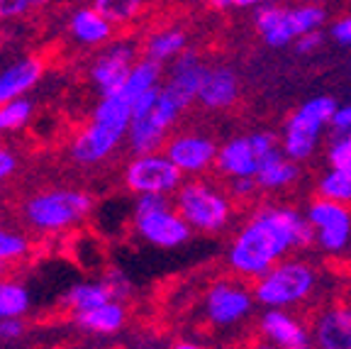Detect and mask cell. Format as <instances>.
I'll use <instances>...</instances> for the list:
<instances>
[{
    "instance_id": "6da1fadb",
    "label": "cell",
    "mask_w": 351,
    "mask_h": 349,
    "mask_svg": "<svg viewBox=\"0 0 351 349\" xmlns=\"http://www.w3.org/2000/svg\"><path fill=\"white\" fill-rule=\"evenodd\" d=\"M315 245V229L302 213L288 205H261L241 225L227 249L234 276L256 281L293 249Z\"/></svg>"
},
{
    "instance_id": "7a4b0ae2",
    "label": "cell",
    "mask_w": 351,
    "mask_h": 349,
    "mask_svg": "<svg viewBox=\"0 0 351 349\" xmlns=\"http://www.w3.org/2000/svg\"><path fill=\"white\" fill-rule=\"evenodd\" d=\"M132 122V103L122 93L103 95L100 103L95 105L93 117L73 137L71 157L78 164L93 166L120 147V142L130 132Z\"/></svg>"
},
{
    "instance_id": "3957f363",
    "label": "cell",
    "mask_w": 351,
    "mask_h": 349,
    "mask_svg": "<svg viewBox=\"0 0 351 349\" xmlns=\"http://www.w3.org/2000/svg\"><path fill=\"white\" fill-rule=\"evenodd\" d=\"M319 271L305 259H280L252 284L254 298L261 308L293 311L315 295Z\"/></svg>"
},
{
    "instance_id": "277c9868",
    "label": "cell",
    "mask_w": 351,
    "mask_h": 349,
    "mask_svg": "<svg viewBox=\"0 0 351 349\" xmlns=\"http://www.w3.org/2000/svg\"><path fill=\"white\" fill-rule=\"evenodd\" d=\"M173 205L193 229L208 235L225 229L234 215L230 193L197 179L183 181L181 188L173 193Z\"/></svg>"
},
{
    "instance_id": "5b68a950",
    "label": "cell",
    "mask_w": 351,
    "mask_h": 349,
    "mask_svg": "<svg viewBox=\"0 0 351 349\" xmlns=\"http://www.w3.org/2000/svg\"><path fill=\"white\" fill-rule=\"evenodd\" d=\"M134 229L144 242L161 249H176L193 237V227L183 218L169 196L147 193L134 203Z\"/></svg>"
},
{
    "instance_id": "8992f818",
    "label": "cell",
    "mask_w": 351,
    "mask_h": 349,
    "mask_svg": "<svg viewBox=\"0 0 351 349\" xmlns=\"http://www.w3.org/2000/svg\"><path fill=\"white\" fill-rule=\"evenodd\" d=\"M337 100L329 95H317L302 103L295 113L285 120L283 135H280V149L285 157L302 164L313 157L322 139V130L332 125V117L337 113Z\"/></svg>"
},
{
    "instance_id": "52a82bcc",
    "label": "cell",
    "mask_w": 351,
    "mask_h": 349,
    "mask_svg": "<svg viewBox=\"0 0 351 349\" xmlns=\"http://www.w3.org/2000/svg\"><path fill=\"white\" fill-rule=\"evenodd\" d=\"M90 207L93 201L88 193L73 188H54L29 198L25 205V218L39 232H61L88 218Z\"/></svg>"
},
{
    "instance_id": "ba28073f",
    "label": "cell",
    "mask_w": 351,
    "mask_h": 349,
    "mask_svg": "<svg viewBox=\"0 0 351 349\" xmlns=\"http://www.w3.org/2000/svg\"><path fill=\"white\" fill-rule=\"evenodd\" d=\"M254 289L239 276L234 278H217L203 298V313L210 325L215 328H234L247 317H252L256 308Z\"/></svg>"
},
{
    "instance_id": "9c48e42d",
    "label": "cell",
    "mask_w": 351,
    "mask_h": 349,
    "mask_svg": "<svg viewBox=\"0 0 351 349\" xmlns=\"http://www.w3.org/2000/svg\"><path fill=\"white\" fill-rule=\"evenodd\" d=\"M183 171L171 161L166 154H139L127 164L125 169V185L134 196H147V193H159L171 196L181 188Z\"/></svg>"
},
{
    "instance_id": "30bf717a",
    "label": "cell",
    "mask_w": 351,
    "mask_h": 349,
    "mask_svg": "<svg viewBox=\"0 0 351 349\" xmlns=\"http://www.w3.org/2000/svg\"><path fill=\"white\" fill-rule=\"evenodd\" d=\"M181 113L183 110L161 91L159 100H156V105L149 113L132 115L127 142H130V149L134 152V157L159 152L166 144V135L176 125V120L181 117Z\"/></svg>"
},
{
    "instance_id": "8fae6325",
    "label": "cell",
    "mask_w": 351,
    "mask_h": 349,
    "mask_svg": "<svg viewBox=\"0 0 351 349\" xmlns=\"http://www.w3.org/2000/svg\"><path fill=\"white\" fill-rule=\"evenodd\" d=\"M307 223L315 229V242L327 254H341L351 245V210L349 205L315 198L305 210Z\"/></svg>"
},
{
    "instance_id": "7c38bea8",
    "label": "cell",
    "mask_w": 351,
    "mask_h": 349,
    "mask_svg": "<svg viewBox=\"0 0 351 349\" xmlns=\"http://www.w3.org/2000/svg\"><path fill=\"white\" fill-rule=\"evenodd\" d=\"M134 64H137V44L127 42V39L110 44L108 49L100 52L90 66V78L100 95H112L120 91Z\"/></svg>"
},
{
    "instance_id": "4fadbf2b",
    "label": "cell",
    "mask_w": 351,
    "mask_h": 349,
    "mask_svg": "<svg viewBox=\"0 0 351 349\" xmlns=\"http://www.w3.org/2000/svg\"><path fill=\"white\" fill-rule=\"evenodd\" d=\"M256 333L261 339L276 344L280 349H313L310 325L302 322L291 311L280 308H263L256 320Z\"/></svg>"
},
{
    "instance_id": "5bb4252c",
    "label": "cell",
    "mask_w": 351,
    "mask_h": 349,
    "mask_svg": "<svg viewBox=\"0 0 351 349\" xmlns=\"http://www.w3.org/2000/svg\"><path fill=\"white\" fill-rule=\"evenodd\" d=\"M217 152H219L217 144L210 137L197 135V132L173 135L164 144V154L183 171V176L205 174L217 161Z\"/></svg>"
},
{
    "instance_id": "9a60e30c",
    "label": "cell",
    "mask_w": 351,
    "mask_h": 349,
    "mask_svg": "<svg viewBox=\"0 0 351 349\" xmlns=\"http://www.w3.org/2000/svg\"><path fill=\"white\" fill-rule=\"evenodd\" d=\"M324 20H327V12H324V8L319 3H302V5L283 8L276 25L271 30H266L261 37L269 47L280 49V47H288L291 42H295L302 34L319 30L324 25Z\"/></svg>"
},
{
    "instance_id": "2e32d148",
    "label": "cell",
    "mask_w": 351,
    "mask_h": 349,
    "mask_svg": "<svg viewBox=\"0 0 351 349\" xmlns=\"http://www.w3.org/2000/svg\"><path fill=\"white\" fill-rule=\"evenodd\" d=\"M205 69L208 66H203L200 56L193 49H186L171 61L169 78L161 86V91L181 110H188L193 105V100H197V91H200V83H203Z\"/></svg>"
},
{
    "instance_id": "e0dca14e",
    "label": "cell",
    "mask_w": 351,
    "mask_h": 349,
    "mask_svg": "<svg viewBox=\"0 0 351 349\" xmlns=\"http://www.w3.org/2000/svg\"><path fill=\"white\" fill-rule=\"evenodd\" d=\"M313 349H351V306L329 303L310 320Z\"/></svg>"
},
{
    "instance_id": "ac0fdd59",
    "label": "cell",
    "mask_w": 351,
    "mask_h": 349,
    "mask_svg": "<svg viewBox=\"0 0 351 349\" xmlns=\"http://www.w3.org/2000/svg\"><path fill=\"white\" fill-rule=\"evenodd\" d=\"M239 98V78L227 66L205 69L203 83L197 91V103L208 110H227Z\"/></svg>"
},
{
    "instance_id": "d6986e66",
    "label": "cell",
    "mask_w": 351,
    "mask_h": 349,
    "mask_svg": "<svg viewBox=\"0 0 351 349\" xmlns=\"http://www.w3.org/2000/svg\"><path fill=\"white\" fill-rule=\"evenodd\" d=\"M215 169L225 176L227 181L256 176L258 157H256V152H254L249 135L234 137V139H230V142L222 144V147H219V152H217Z\"/></svg>"
},
{
    "instance_id": "ffe728a7",
    "label": "cell",
    "mask_w": 351,
    "mask_h": 349,
    "mask_svg": "<svg viewBox=\"0 0 351 349\" xmlns=\"http://www.w3.org/2000/svg\"><path fill=\"white\" fill-rule=\"evenodd\" d=\"M44 74V61L39 56H22L20 61L0 71V105L22 98Z\"/></svg>"
},
{
    "instance_id": "44dd1931",
    "label": "cell",
    "mask_w": 351,
    "mask_h": 349,
    "mask_svg": "<svg viewBox=\"0 0 351 349\" xmlns=\"http://www.w3.org/2000/svg\"><path fill=\"white\" fill-rule=\"evenodd\" d=\"M300 179V164L285 157L280 147L258 159L256 183L261 191H283Z\"/></svg>"
},
{
    "instance_id": "7402d4cb",
    "label": "cell",
    "mask_w": 351,
    "mask_h": 349,
    "mask_svg": "<svg viewBox=\"0 0 351 349\" xmlns=\"http://www.w3.org/2000/svg\"><path fill=\"white\" fill-rule=\"evenodd\" d=\"M112 22L105 15H100L95 8H81L71 15L69 22V32H71L73 42L81 47H100L112 37Z\"/></svg>"
},
{
    "instance_id": "603a6c76",
    "label": "cell",
    "mask_w": 351,
    "mask_h": 349,
    "mask_svg": "<svg viewBox=\"0 0 351 349\" xmlns=\"http://www.w3.org/2000/svg\"><path fill=\"white\" fill-rule=\"evenodd\" d=\"M76 322L83 330H88V333H93V335H115L125 328V322H127L125 303H120V300H108V303L93 308V311L76 313Z\"/></svg>"
},
{
    "instance_id": "cb8c5ba5",
    "label": "cell",
    "mask_w": 351,
    "mask_h": 349,
    "mask_svg": "<svg viewBox=\"0 0 351 349\" xmlns=\"http://www.w3.org/2000/svg\"><path fill=\"white\" fill-rule=\"evenodd\" d=\"M188 49V37L183 30L178 27H166L159 32H152L144 42V56L156 64H171L178 54Z\"/></svg>"
},
{
    "instance_id": "d4e9b609",
    "label": "cell",
    "mask_w": 351,
    "mask_h": 349,
    "mask_svg": "<svg viewBox=\"0 0 351 349\" xmlns=\"http://www.w3.org/2000/svg\"><path fill=\"white\" fill-rule=\"evenodd\" d=\"M156 86H161V64H156V61L144 56V59H139L137 64H134V69H132L130 76H127L125 86L117 93H122L130 103H134L142 93L152 91V88H156Z\"/></svg>"
},
{
    "instance_id": "484cf974",
    "label": "cell",
    "mask_w": 351,
    "mask_h": 349,
    "mask_svg": "<svg viewBox=\"0 0 351 349\" xmlns=\"http://www.w3.org/2000/svg\"><path fill=\"white\" fill-rule=\"evenodd\" d=\"M108 300H112V295L103 281H83V284H76L66 291L64 306L71 313H86L103 306Z\"/></svg>"
},
{
    "instance_id": "4316f807",
    "label": "cell",
    "mask_w": 351,
    "mask_h": 349,
    "mask_svg": "<svg viewBox=\"0 0 351 349\" xmlns=\"http://www.w3.org/2000/svg\"><path fill=\"white\" fill-rule=\"evenodd\" d=\"M317 196L341 205H351V171L329 166V171L317 183Z\"/></svg>"
},
{
    "instance_id": "83f0119b",
    "label": "cell",
    "mask_w": 351,
    "mask_h": 349,
    "mask_svg": "<svg viewBox=\"0 0 351 349\" xmlns=\"http://www.w3.org/2000/svg\"><path fill=\"white\" fill-rule=\"evenodd\" d=\"M93 8L112 25H130L142 15L144 0H95Z\"/></svg>"
},
{
    "instance_id": "f1b7e54d",
    "label": "cell",
    "mask_w": 351,
    "mask_h": 349,
    "mask_svg": "<svg viewBox=\"0 0 351 349\" xmlns=\"http://www.w3.org/2000/svg\"><path fill=\"white\" fill-rule=\"evenodd\" d=\"M29 308V293L15 281H0V320L22 317Z\"/></svg>"
},
{
    "instance_id": "f546056e",
    "label": "cell",
    "mask_w": 351,
    "mask_h": 349,
    "mask_svg": "<svg viewBox=\"0 0 351 349\" xmlns=\"http://www.w3.org/2000/svg\"><path fill=\"white\" fill-rule=\"evenodd\" d=\"M32 117V103L27 98H17L0 105V135L25 127Z\"/></svg>"
},
{
    "instance_id": "4dcf8cb0",
    "label": "cell",
    "mask_w": 351,
    "mask_h": 349,
    "mask_svg": "<svg viewBox=\"0 0 351 349\" xmlns=\"http://www.w3.org/2000/svg\"><path fill=\"white\" fill-rule=\"evenodd\" d=\"M327 161L332 169L351 171V132H335L327 147Z\"/></svg>"
},
{
    "instance_id": "1f68e13d",
    "label": "cell",
    "mask_w": 351,
    "mask_h": 349,
    "mask_svg": "<svg viewBox=\"0 0 351 349\" xmlns=\"http://www.w3.org/2000/svg\"><path fill=\"white\" fill-rule=\"evenodd\" d=\"M29 251V242L17 232L0 227V267L8 262H17Z\"/></svg>"
},
{
    "instance_id": "d6a6232c",
    "label": "cell",
    "mask_w": 351,
    "mask_h": 349,
    "mask_svg": "<svg viewBox=\"0 0 351 349\" xmlns=\"http://www.w3.org/2000/svg\"><path fill=\"white\" fill-rule=\"evenodd\" d=\"M103 284L108 286L112 300H120V303H125V300L132 295V281L122 271H108V276L103 278Z\"/></svg>"
},
{
    "instance_id": "836d02e7",
    "label": "cell",
    "mask_w": 351,
    "mask_h": 349,
    "mask_svg": "<svg viewBox=\"0 0 351 349\" xmlns=\"http://www.w3.org/2000/svg\"><path fill=\"white\" fill-rule=\"evenodd\" d=\"M258 191L261 188L256 183V176H249V179H232L227 193L232 196V201H252Z\"/></svg>"
},
{
    "instance_id": "e575fe53",
    "label": "cell",
    "mask_w": 351,
    "mask_h": 349,
    "mask_svg": "<svg viewBox=\"0 0 351 349\" xmlns=\"http://www.w3.org/2000/svg\"><path fill=\"white\" fill-rule=\"evenodd\" d=\"M32 10L29 0H0V22H10Z\"/></svg>"
},
{
    "instance_id": "d590c367",
    "label": "cell",
    "mask_w": 351,
    "mask_h": 349,
    "mask_svg": "<svg viewBox=\"0 0 351 349\" xmlns=\"http://www.w3.org/2000/svg\"><path fill=\"white\" fill-rule=\"evenodd\" d=\"M249 139H252V147H254V152H256V157L261 159L263 154H269V152H274L276 147H280V142H278V137L274 135V132H252L249 135Z\"/></svg>"
},
{
    "instance_id": "8d00e7d4",
    "label": "cell",
    "mask_w": 351,
    "mask_h": 349,
    "mask_svg": "<svg viewBox=\"0 0 351 349\" xmlns=\"http://www.w3.org/2000/svg\"><path fill=\"white\" fill-rule=\"evenodd\" d=\"M322 44H324V34L319 32V30H315V32H307V34H302V37H298L295 42H293V47H295L298 54H313Z\"/></svg>"
},
{
    "instance_id": "74e56055",
    "label": "cell",
    "mask_w": 351,
    "mask_h": 349,
    "mask_svg": "<svg viewBox=\"0 0 351 349\" xmlns=\"http://www.w3.org/2000/svg\"><path fill=\"white\" fill-rule=\"evenodd\" d=\"M25 335V320L22 317H3L0 320V339H20Z\"/></svg>"
},
{
    "instance_id": "f35d334b",
    "label": "cell",
    "mask_w": 351,
    "mask_h": 349,
    "mask_svg": "<svg viewBox=\"0 0 351 349\" xmlns=\"http://www.w3.org/2000/svg\"><path fill=\"white\" fill-rule=\"evenodd\" d=\"M329 34H332V39H335L337 44H341V47H351V15L339 17V20L332 25Z\"/></svg>"
},
{
    "instance_id": "ab89813d",
    "label": "cell",
    "mask_w": 351,
    "mask_h": 349,
    "mask_svg": "<svg viewBox=\"0 0 351 349\" xmlns=\"http://www.w3.org/2000/svg\"><path fill=\"white\" fill-rule=\"evenodd\" d=\"M332 130L335 132H351V103L349 105H339L332 117Z\"/></svg>"
},
{
    "instance_id": "60d3db41",
    "label": "cell",
    "mask_w": 351,
    "mask_h": 349,
    "mask_svg": "<svg viewBox=\"0 0 351 349\" xmlns=\"http://www.w3.org/2000/svg\"><path fill=\"white\" fill-rule=\"evenodd\" d=\"M15 169H17V159H15V154L0 147V181H5L8 176L15 174Z\"/></svg>"
},
{
    "instance_id": "b9f144b4",
    "label": "cell",
    "mask_w": 351,
    "mask_h": 349,
    "mask_svg": "<svg viewBox=\"0 0 351 349\" xmlns=\"http://www.w3.org/2000/svg\"><path fill=\"white\" fill-rule=\"evenodd\" d=\"M269 3H276V0H232V5L237 8H261L269 5Z\"/></svg>"
},
{
    "instance_id": "7bdbcfd3",
    "label": "cell",
    "mask_w": 351,
    "mask_h": 349,
    "mask_svg": "<svg viewBox=\"0 0 351 349\" xmlns=\"http://www.w3.org/2000/svg\"><path fill=\"white\" fill-rule=\"evenodd\" d=\"M171 349H208V347L200 342H193V339H181V342H176Z\"/></svg>"
},
{
    "instance_id": "ee69618b",
    "label": "cell",
    "mask_w": 351,
    "mask_h": 349,
    "mask_svg": "<svg viewBox=\"0 0 351 349\" xmlns=\"http://www.w3.org/2000/svg\"><path fill=\"white\" fill-rule=\"evenodd\" d=\"M247 349H280V347H276V344H271V342H266V339L258 337V339H254Z\"/></svg>"
},
{
    "instance_id": "f6af8a7d",
    "label": "cell",
    "mask_w": 351,
    "mask_h": 349,
    "mask_svg": "<svg viewBox=\"0 0 351 349\" xmlns=\"http://www.w3.org/2000/svg\"><path fill=\"white\" fill-rule=\"evenodd\" d=\"M54 0H29V5H32V10H39V8H47L51 5Z\"/></svg>"
},
{
    "instance_id": "bcb514c9",
    "label": "cell",
    "mask_w": 351,
    "mask_h": 349,
    "mask_svg": "<svg viewBox=\"0 0 351 349\" xmlns=\"http://www.w3.org/2000/svg\"><path fill=\"white\" fill-rule=\"evenodd\" d=\"M213 5H232V0H208Z\"/></svg>"
},
{
    "instance_id": "7dc6e473",
    "label": "cell",
    "mask_w": 351,
    "mask_h": 349,
    "mask_svg": "<svg viewBox=\"0 0 351 349\" xmlns=\"http://www.w3.org/2000/svg\"><path fill=\"white\" fill-rule=\"evenodd\" d=\"M305 3H322V0H305Z\"/></svg>"
}]
</instances>
